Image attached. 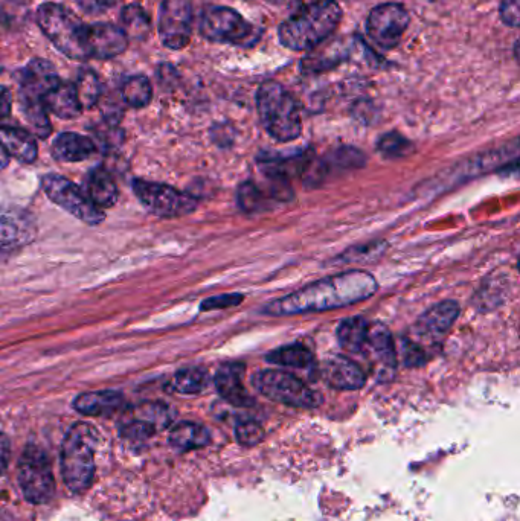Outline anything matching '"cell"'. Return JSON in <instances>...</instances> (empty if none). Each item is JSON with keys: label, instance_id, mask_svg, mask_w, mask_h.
<instances>
[{"label": "cell", "instance_id": "6da1fadb", "mask_svg": "<svg viewBox=\"0 0 520 521\" xmlns=\"http://www.w3.org/2000/svg\"><path fill=\"white\" fill-rule=\"evenodd\" d=\"M376 278L370 273L351 270L341 275L328 276L313 282L301 290L264 307V313L273 317L296 316V314L321 313L350 307L376 295Z\"/></svg>", "mask_w": 520, "mask_h": 521}, {"label": "cell", "instance_id": "7a4b0ae2", "mask_svg": "<svg viewBox=\"0 0 520 521\" xmlns=\"http://www.w3.org/2000/svg\"><path fill=\"white\" fill-rule=\"evenodd\" d=\"M342 10L336 0L296 8L280 26V42L292 51H312L338 29Z\"/></svg>", "mask_w": 520, "mask_h": 521}, {"label": "cell", "instance_id": "3957f363", "mask_svg": "<svg viewBox=\"0 0 520 521\" xmlns=\"http://www.w3.org/2000/svg\"><path fill=\"white\" fill-rule=\"evenodd\" d=\"M98 433L87 422H77L61 445V473L72 493H83L95 474V448Z\"/></svg>", "mask_w": 520, "mask_h": 521}, {"label": "cell", "instance_id": "277c9868", "mask_svg": "<svg viewBox=\"0 0 520 521\" xmlns=\"http://www.w3.org/2000/svg\"><path fill=\"white\" fill-rule=\"evenodd\" d=\"M257 107L266 132L278 142L295 141L301 136L302 121L292 93L277 81H266L257 92Z\"/></svg>", "mask_w": 520, "mask_h": 521}, {"label": "cell", "instance_id": "5b68a950", "mask_svg": "<svg viewBox=\"0 0 520 521\" xmlns=\"http://www.w3.org/2000/svg\"><path fill=\"white\" fill-rule=\"evenodd\" d=\"M37 25L58 52L71 60H87L84 26L63 5L46 2L37 10Z\"/></svg>", "mask_w": 520, "mask_h": 521}, {"label": "cell", "instance_id": "8992f818", "mask_svg": "<svg viewBox=\"0 0 520 521\" xmlns=\"http://www.w3.org/2000/svg\"><path fill=\"white\" fill-rule=\"evenodd\" d=\"M255 389L269 400L295 409H316L321 406L322 397L316 390L310 389L304 381L289 372L258 371L252 377Z\"/></svg>", "mask_w": 520, "mask_h": 521}, {"label": "cell", "instance_id": "52a82bcc", "mask_svg": "<svg viewBox=\"0 0 520 521\" xmlns=\"http://www.w3.org/2000/svg\"><path fill=\"white\" fill-rule=\"evenodd\" d=\"M203 39L223 45L252 46L260 39L261 29L228 7H214L203 14L200 22Z\"/></svg>", "mask_w": 520, "mask_h": 521}, {"label": "cell", "instance_id": "ba28073f", "mask_svg": "<svg viewBox=\"0 0 520 521\" xmlns=\"http://www.w3.org/2000/svg\"><path fill=\"white\" fill-rule=\"evenodd\" d=\"M19 483L28 502L40 505L52 499L55 482L45 451L34 445L25 448L19 461Z\"/></svg>", "mask_w": 520, "mask_h": 521}, {"label": "cell", "instance_id": "9c48e42d", "mask_svg": "<svg viewBox=\"0 0 520 521\" xmlns=\"http://www.w3.org/2000/svg\"><path fill=\"white\" fill-rule=\"evenodd\" d=\"M42 188L52 203L65 209L83 223L98 226L106 220L103 209L97 208L94 203L90 202L86 192L78 188L71 180L55 176V174H46L42 179Z\"/></svg>", "mask_w": 520, "mask_h": 521}, {"label": "cell", "instance_id": "30bf717a", "mask_svg": "<svg viewBox=\"0 0 520 521\" xmlns=\"http://www.w3.org/2000/svg\"><path fill=\"white\" fill-rule=\"evenodd\" d=\"M133 191L139 202L151 214L162 218H176L196 211L197 200L187 192L177 191L162 183L136 180Z\"/></svg>", "mask_w": 520, "mask_h": 521}, {"label": "cell", "instance_id": "8fae6325", "mask_svg": "<svg viewBox=\"0 0 520 521\" xmlns=\"http://www.w3.org/2000/svg\"><path fill=\"white\" fill-rule=\"evenodd\" d=\"M408 11L400 4H382L374 8L366 22L370 39L385 51L397 48L408 29Z\"/></svg>", "mask_w": 520, "mask_h": 521}, {"label": "cell", "instance_id": "7c38bea8", "mask_svg": "<svg viewBox=\"0 0 520 521\" xmlns=\"http://www.w3.org/2000/svg\"><path fill=\"white\" fill-rule=\"evenodd\" d=\"M193 34L191 0H164L159 14V37L165 48L180 51L187 48Z\"/></svg>", "mask_w": 520, "mask_h": 521}, {"label": "cell", "instance_id": "4fadbf2b", "mask_svg": "<svg viewBox=\"0 0 520 521\" xmlns=\"http://www.w3.org/2000/svg\"><path fill=\"white\" fill-rule=\"evenodd\" d=\"M170 406L162 403H142L133 407L121 422V435L129 439H145L167 429L173 421Z\"/></svg>", "mask_w": 520, "mask_h": 521}, {"label": "cell", "instance_id": "5bb4252c", "mask_svg": "<svg viewBox=\"0 0 520 521\" xmlns=\"http://www.w3.org/2000/svg\"><path fill=\"white\" fill-rule=\"evenodd\" d=\"M84 48L87 57L113 60L129 48V37L121 26L112 23H92L84 26Z\"/></svg>", "mask_w": 520, "mask_h": 521}, {"label": "cell", "instance_id": "9a60e30c", "mask_svg": "<svg viewBox=\"0 0 520 521\" xmlns=\"http://www.w3.org/2000/svg\"><path fill=\"white\" fill-rule=\"evenodd\" d=\"M60 83L54 64L34 58L20 72L19 100L43 101L46 93Z\"/></svg>", "mask_w": 520, "mask_h": 521}, {"label": "cell", "instance_id": "2e32d148", "mask_svg": "<svg viewBox=\"0 0 520 521\" xmlns=\"http://www.w3.org/2000/svg\"><path fill=\"white\" fill-rule=\"evenodd\" d=\"M322 377L328 386L338 390H359L365 386V372L350 358L333 355L322 366Z\"/></svg>", "mask_w": 520, "mask_h": 521}, {"label": "cell", "instance_id": "e0dca14e", "mask_svg": "<svg viewBox=\"0 0 520 521\" xmlns=\"http://www.w3.org/2000/svg\"><path fill=\"white\" fill-rule=\"evenodd\" d=\"M244 366L240 363H226L216 374V389L223 400L237 407L252 406L254 400L243 384Z\"/></svg>", "mask_w": 520, "mask_h": 521}, {"label": "cell", "instance_id": "ac0fdd59", "mask_svg": "<svg viewBox=\"0 0 520 521\" xmlns=\"http://www.w3.org/2000/svg\"><path fill=\"white\" fill-rule=\"evenodd\" d=\"M348 55H350V48L342 40L321 43L304 58L302 71L307 74H322V72L331 71L342 61L347 60Z\"/></svg>", "mask_w": 520, "mask_h": 521}, {"label": "cell", "instance_id": "d6986e66", "mask_svg": "<svg viewBox=\"0 0 520 521\" xmlns=\"http://www.w3.org/2000/svg\"><path fill=\"white\" fill-rule=\"evenodd\" d=\"M0 144L4 145L10 157L20 160L22 164H33L37 159V142L33 133L25 128L2 125L0 127Z\"/></svg>", "mask_w": 520, "mask_h": 521}, {"label": "cell", "instance_id": "ffe728a7", "mask_svg": "<svg viewBox=\"0 0 520 521\" xmlns=\"http://www.w3.org/2000/svg\"><path fill=\"white\" fill-rule=\"evenodd\" d=\"M84 192L97 208H112L118 202V186L104 168H94L84 180Z\"/></svg>", "mask_w": 520, "mask_h": 521}, {"label": "cell", "instance_id": "44dd1931", "mask_svg": "<svg viewBox=\"0 0 520 521\" xmlns=\"http://www.w3.org/2000/svg\"><path fill=\"white\" fill-rule=\"evenodd\" d=\"M458 316L460 305L455 301L440 302L418 319L417 328L424 336H441L452 328Z\"/></svg>", "mask_w": 520, "mask_h": 521}, {"label": "cell", "instance_id": "7402d4cb", "mask_svg": "<svg viewBox=\"0 0 520 521\" xmlns=\"http://www.w3.org/2000/svg\"><path fill=\"white\" fill-rule=\"evenodd\" d=\"M97 147L94 141L78 133H61L52 144V154L60 162H83L92 157Z\"/></svg>", "mask_w": 520, "mask_h": 521}, {"label": "cell", "instance_id": "603a6c76", "mask_svg": "<svg viewBox=\"0 0 520 521\" xmlns=\"http://www.w3.org/2000/svg\"><path fill=\"white\" fill-rule=\"evenodd\" d=\"M43 104L48 112L61 119H74L83 112L74 84L63 81L46 93Z\"/></svg>", "mask_w": 520, "mask_h": 521}, {"label": "cell", "instance_id": "cb8c5ba5", "mask_svg": "<svg viewBox=\"0 0 520 521\" xmlns=\"http://www.w3.org/2000/svg\"><path fill=\"white\" fill-rule=\"evenodd\" d=\"M78 412L87 416H109L119 412L124 407V397L115 390H100L81 394L74 401Z\"/></svg>", "mask_w": 520, "mask_h": 521}, {"label": "cell", "instance_id": "d4e9b609", "mask_svg": "<svg viewBox=\"0 0 520 521\" xmlns=\"http://www.w3.org/2000/svg\"><path fill=\"white\" fill-rule=\"evenodd\" d=\"M366 348L370 349L377 362L382 363L386 368H395V365H397V352H395L394 340H392L388 328L383 327L382 323L370 325Z\"/></svg>", "mask_w": 520, "mask_h": 521}, {"label": "cell", "instance_id": "484cf974", "mask_svg": "<svg viewBox=\"0 0 520 521\" xmlns=\"http://www.w3.org/2000/svg\"><path fill=\"white\" fill-rule=\"evenodd\" d=\"M211 442V435L205 427L194 422H180L171 430L170 444L180 451L197 450Z\"/></svg>", "mask_w": 520, "mask_h": 521}, {"label": "cell", "instance_id": "4316f807", "mask_svg": "<svg viewBox=\"0 0 520 521\" xmlns=\"http://www.w3.org/2000/svg\"><path fill=\"white\" fill-rule=\"evenodd\" d=\"M370 323L363 317H350L345 319L338 327V340L345 351L359 354L365 351L366 340H368Z\"/></svg>", "mask_w": 520, "mask_h": 521}, {"label": "cell", "instance_id": "83f0119b", "mask_svg": "<svg viewBox=\"0 0 520 521\" xmlns=\"http://www.w3.org/2000/svg\"><path fill=\"white\" fill-rule=\"evenodd\" d=\"M31 237V226L26 218L13 212L0 211V247L17 246Z\"/></svg>", "mask_w": 520, "mask_h": 521}, {"label": "cell", "instance_id": "f1b7e54d", "mask_svg": "<svg viewBox=\"0 0 520 521\" xmlns=\"http://www.w3.org/2000/svg\"><path fill=\"white\" fill-rule=\"evenodd\" d=\"M121 100L133 109H144L153 100V86L144 75H133L121 86Z\"/></svg>", "mask_w": 520, "mask_h": 521}, {"label": "cell", "instance_id": "f546056e", "mask_svg": "<svg viewBox=\"0 0 520 521\" xmlns=\"http://www.w3.org/2000/svg\"><path fill=\"white\" fill-rule=\"evenodd\" d=\"M122 29L130 39H147L151 32V20L147 11L138 4H130L122 8L121 11Z\"/></svg>", "mask_w": 520, "mask_h": 521}, {"label": "cell", "instance_id": "4dcf8cb0", "mask_svg": "<svg viewBox=\"0 0 520 521\" xmlns=\"http://www.w3.org/2000/svg\"><path fill=\"white\" fill-rule=\"evenodd\" d=\"M266 360L284 368L307 369L313 365V354L305 346L289 345L270 352Z\"/></svg>", "mask_w": 520, "mask_h": 521}, {"label": "cell", "instance_id": "1f68e13d", "mask_svg": "<svg viewBox=\"0 0 520 521\" xmlns=\"http://www.w3.org/2000/svg\"><path fill=\"white\" fill-rule=\"evenodd\" d=\"M23 118L28 122L31 132L40 139H46L51 135L52 127L49 121L48 110L43 101L19 100Z\"/></svg>", "mask_w": 520, "mask_h": 521}, {"label": "cell", "instance_id": "d6a6232c", "mask_svg": "<svg viewBox=\"0 0 520 521\" xmlns=\"http://www.w3.org/2000/svg\"><path fill=\"white\" fill-rule=\"evenodd\" d=\"M74 86L81 109H94V107L100 103L101 95H103L101 81L92 69H83V71L78 74Z\"/></svg>", "mask_w": 520, "mask_h": 521}, {"label": "cell", "instance_id": "836d02e7", "mask_svg": "<svg viewBox=\"0 0 520 521\" xmlns=\"http://www.w3.org/2000/svg\"><path fill=\"white\" fill-rule=\"evenodd\" d=\"M209 375L205 369H182L174 375L173 389L183 395H197L208 387Z\"/></svg>", "mask_w": 520, "mask_h": 521}, {"label": "cell", "instance_id": "e575fe53", "mask_svg": "<svg viewBox=\"0 0 520 521\" xmlns=\"http://www.w3.org/2000/svg\"><path fill=\"white\" fill-rule=\"evenodd\" d=\"M388 243L386 241H373V243L363 244L359 247H351L347 252L338 256L336 263L338 264H357V263H374L383 253L386 252Z\"/></svg>", "mask_w": 520, "mask_h": 521}, {"label": "cell", "instance_id": "d590c367", "mask_svg": "<svg viewBox=\"0 0 520 521\" xmlns=\"http://www.w3.org/2000/svg\"><path fill=\"white\" fill-rule=\"evenodd\" d=\"M377 150L388 159H403L414 151V145L400 133L391 132L380 136L379 142H377Z\"/></svg>", "mask_w": 520, "mask_h": 521}, {"label": "cell", "instance_id": "8d00e7d4", "mask_svg": "<svg viewBox=\"0 0 520 521\" xmlns=\"http://www.w3.org/2000/svg\"><path fill=\"white\" fill-rule=\"evenodd\" d=\"M366 157L362 151L357 150L353 147H341L338 150H334L333 153L328 156V159L324 160L325 167L338 168V170H354V168H360L365 165Z\"/></svg>", "mask_w": 520, "mask_h": 521}, {"label": "cell", "instance_id": "74e56055", "mask_svg": "<svg viewBox=\"0 0 520 521\" xmlns=\"http://www.w3.org/2000/svg\"><path fill=\"white\" fill-rule=\"evenodd\" d=\"M237 200L241 211L249 212V214L266 208L263 192L252 182L241 183L237 192Z\"/></svg>", "mask_w": 520, "mask_h": 521}, {"label": "cell", "instance_id": "f35d334b", "mask_svg": "<svg viewBox=\"0 0 520 521\" xmlns=\"http://www.w3.org/2000/svg\"><path fill=\"white\" fill-rule=\"evenodd\" d=\"M235 436H237V441L244 447H254V445H258L263 441L264 430L258 422L249 419V421H241L235 427Z\"/></svg>", "mask_w": 520, "mask_h": 521}, {"label": "cell", "instance_id": "ab89813d", "mask_svg": "<svg viewBox=\"0 0 520 521\" xmlns=\"http://www.w3.org/2000/svg\"><path fill=\"white\" fill-rule=\"evenodd\" d=\"M243 301L244 296L237 295V293H232V295L212 296V298H208L206 301L202 302V305H200V310H223V308L237 307V305H240Z\"/></svg>", "mask_w": 520, "mask_h": 521}, {"label": "cell", "instance_id": "60d3db41", "mask_svg": "<svg viewBox=\"0 0 520 521\" xmlns=\"http://www.w3.org/2000/svg\"><path fill=\"white\" fill-rule=\"evenodd\" d=\"M403 362L408 368H420L426 363V352L423 351L421 346H418L417 343L409 342V340H405L403 342Z\"/></svg>", "mask_w": 520, "mask_h": 521}, {"label": "cell", "instance_id": "b9f144b4", "mask_svg": "<svg viewBox=\"0 0 520 521\" xmlns=\"http://www.w3.org/2000/svg\"><path fill=\"white\" fill-rule=\"evenodd\" d=\"M501 19L510 28L519 26V0H502Z\"/></svg>", "mask_w": 520, "mask_h": 521}, {"label": "cell", "instance_id": "7bdbcfd3", "mask_svg": "<svg viewBox=\"0 0 520 521\" xmlns=\"http://www.w3.org/2000/svg\"><path fill=\"white\" fill-rule=\"evenodd\" d=\"M13 109V93L5 86H0V122L10 116Z\"/></svg>", "mask_w": 520, "mask_h": 521}, {"label": "cell", "instance_id": "ee69618b", "mask_svg": "<svg viewBox=\"0 0 520 521\" xmlns=\"http://www.w3.org/2000/svg\"><path fill=\"white\" fill-rule=\"evenodd\" d=\"M8 462H10V441L7 436L0 433V476L7 470Z\"/></svg>", "mask_w": 520, "mask_h": 521}, {"label": "cell", "instance_id": "f6af8a7d", "mask_svg": "<svg viewBox=\"0 0 520 521\" xmlns=\"http://www.w3.org/2000/svg\"><path fill=\"white\" fill-rule=\"evenodd\" d=\"M10 154L5 150L4 145L0 144V171L5 170L10 164Z\"/></svg>", "mask_w": 520, "mask_h": 521}, {"label": "cell", "instance_id": "bcb514c9", "mask_svg": "<svg viewBox=\"0 0 520 521\" xmlns=\"http://www.w3.org/2000/svg\"><path fill=\"white\" fill-rule=\"evenodd\" d=\"M95 4L100 5V7L110 8L115 7L118 4L119 0H92Z\"/></svg>", "mask_w": 520, "mask_h": 521}, {"label": "cell", "instance_id": "7dc6e473", "mask_svg": "<svg viewBox=\"0 0 520 521\" xmlns=\"http://www.w3.org/2000/svg\"><path fill=\"white\" fill-rule=\"evenodd\" d=\"M318 2H324V0H295L296 8L305 7V5L318 4Z\"/></svg>", "mask_w": 520, "mask_h": 521}]
</instances>
